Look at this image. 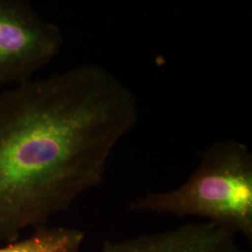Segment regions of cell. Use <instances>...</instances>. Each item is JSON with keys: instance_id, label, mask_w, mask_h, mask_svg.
Masks as SVG:
<instances>
[{"instance_id": "cell-1", "label": "cell", "mask_w": 252, "mask_h": 252, "mask_svg": "<svg viewBox=\"0 0 252 252\" xmlns=\"http://www.w3.org/2000/svg\"><path fill=\"white\" fill-rule=\"evenodd\" d=\"M138 118L135 94L98 64L0 93V243L46 226L99 186Z\"/></svg>"}, {"instance_id": "cell-2", "label": "cell", "mask_w": 252, "mask_h": 252, "mask_svg": "<svg viewBox=\"0 0 252 252\" xmlns=\"http://www.w3.org/2000/svg\"><path fill=\"white\" fill-rule=\"evenodd\" d=\"M130 207L156 214L201 217L252 241V153L234 139L215 142L179 188L147 193L135 198Z\"/></svg>"}, {"instance_id": "cell-4", "label": "cell", "mask_w": 252, "mask_h": 252, "mask_svg": "<svg viewBox=\"0 0 252 252\" xmlns=\"http://www.w3.org/2000/svg\"><path fill=\"white\" fill-rule=\"evenodd\" d=\"M99 252H249L234 234L205 221L121 241H107Z\"/></svg>"}, {"instance_id": "cell-5", "label": "cell", "mask_w": 252, "mask_h": 252, "mask_svg": "<svg viewBox=\"0 0 252 252\" xmlns=\"http://www.w3.org/2000/svg\"><path fill=\"white\" fill-rule=\"evenodd\" d=\"M84 234L77 229L43 226L0 247V252H81Z\"/></svg>"}, {"instance_id": "cell-3", "label": "cell", "mask_w": 252, "mask_h": 252, "mask_svg": "<svg viewBox=\"0 0 252 252\" xmlns=\"http://www.w3.org/2000/svg\"><path fill=\"white\" fill-rule=\"evenodd\" d=\"M63 44L60 28L24 0H0V86L16 85L50 63Z\"/></svg>"}]
</instances>
